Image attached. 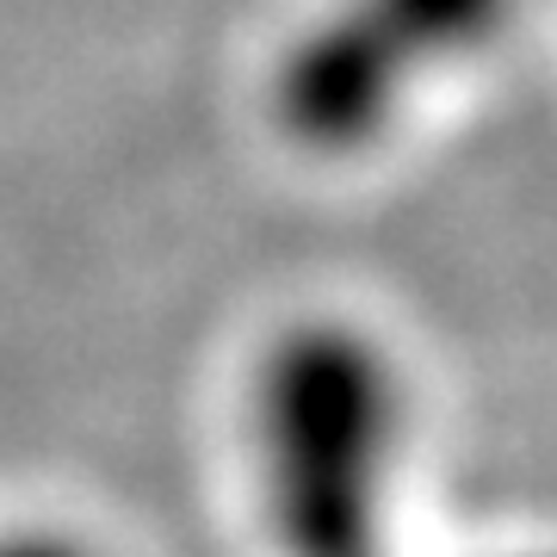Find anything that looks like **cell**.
Returning <instances> with one entry per match:
<instances>
[{"label":"cell","mask_w":557,"mask_h":557,"mask_svg":"<svg viewBox=\"0 0 557 557\" xmlns=\"http://www.w3.org/2000/svg\"><path fill=\"white\" fill-rule=\"evenodd\" d=\"M248 446L278 557H391L409 384L379 335L341 317L278 329L248 384Z\"/></svg>","instance_id":"cell-1"},{"label":"cell","mask_w":557,"mask_h":557,"mask_svg":"<svg viewBox=\"0 0 557 557\" xmlns=\"http://www.w3.org/2000/svg\"><path fill=\"white\" fill-rule=\"evenodd\" d=\"M0 557H106L69 527H0Z\"/></svg>","instance_id":"cell-4"},{"label":"cell","mask_w":557,"mask_h":557,"mask_svg":"<svg viewBox=\"0 0 557 557\" xmlns=\"http://www.w3.org/2000/svg\"><path fill=\"white\" fill-rule=\"evenodd\" d=\"M359 7L421 81L490 57L515 25V0H359Z\"/></svg>","instance_id":"cell-3"},{"label":"cell","mask_w":557,"mask_h":557,"mask_svg":"<svg viewBox=\"0 0 557 557\" xmlns=\"http://www.w3.org/2000/svg\"><path fill=\"white\" fill-rule=\"evenodd\" d=\"M416 87L421 75L397 57V44L366 20V7L335 0L329 13H317L278 50L267 106H273L278 137L292 149L341 161L379 149L403 124Z\"/></svg>","instance_id":"cell-2"}]
</instances>
